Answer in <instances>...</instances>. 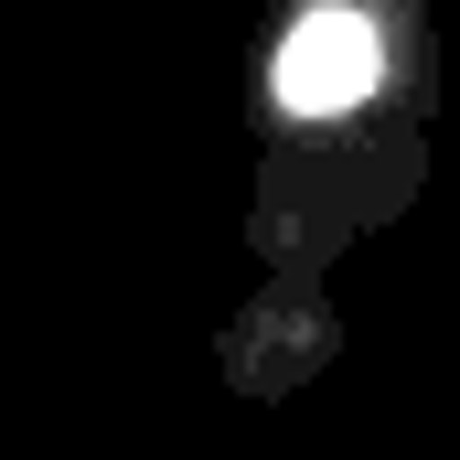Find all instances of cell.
Listing matches in <instances>:
<instances>
[{
    "instance_id": "6da1fadb",
    "label": "cell",
    "mask_w": 460,
    "mask_h": 460,
    "mask_svg": "<svg viewBox=\"0 0 460 460\" xmlns=\"http://www.w3.org/2000/svg\"><path fill=\"white\" fill-rule=\"evenodd\" d=\"M375 75H385V43H375V22L364 11H311L289 43H279V97L300 118H343L375 97Z\"/></svg>"
}]
</instances>
